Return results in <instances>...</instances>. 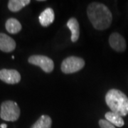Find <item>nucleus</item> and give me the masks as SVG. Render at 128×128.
<instances>
[{"instance_id": "1", "label": "nucleus", "mask_w": 128, "mask_h": 128, "mask_svg": "<svg viewBox=\"0 0 128 128\" xmlns=\"http://www.w3.org/2000/svg\"><path fill=\"white\" fill-rule=\"evenodd\" d=\"M87 14L90 23L97 30L102 31L109 28L112 21V15L108 7L98 2L88 5Z\"/></svg>"}, {"instance_id": "2", "label": "nucleus", "mask_w": 128, "mask_h": 128, "mask_svg": "<svg viewBox=\"0 0 128 128\" xmlns=\"http://www.w3.org/2000/svg\"><path fill=\"white\" fill-rule=\"evenodd\" d=\"M105 102L112 112L121 117L128 114V98L118 89H110L105 95Z\"/></svg>"}, {"instance_id": "3", "label": "nucleus", "mask_w": 128, "mask_h": 128, "mask_svg": "<svg viewBox=\"0 0 128 128\" xmlns=\"http://www.w3.org/2000/svg\"><path fill=\"white\" fill-rule=\"evenodd\" d=\"M20 108L18 104L12 100L4 101L1 105L0 118L8 122H15L19 118Z\"/></svg>"}, {"instance_id": "4", "label": "nucleus", "mask_w": 128, "mask_h": 128, "mask_svg": "<svg viewBox=\"0 0 128 128\" xmlns=\"http://www.w3.org/2000/svg\"><path fill=\"white\" fill-rule=\"evenodd\" d=\"M85 60L77 56H69L61 63L60 68L64 73L70 74L76 73L84 67Z\"/></svg>"}, {"instance_id": "5", "label": "nucleus", "mask_w": 128, "mask_h": 128, "mask_svg": "<svg viewBox=\"0 0 128 128\" xmlns=\"http://www.w3.org/2000/svg\"><path fill=\"white\" fill-rule=\"evenodd\" d=\"M28 62L34 66L40 67L45 73H47L52 72L54 68V63L53 60L46 56H31L28 59Z\"/></svg>"}, {"instance_id": "6", "label": "nucleus", "mask_w": 128, "mask_h": 128, "mask_svg": "<svg viewBox=\"0 0 128 128\" xmlns=\"http://www.w3.org/2000/svg\"><path fill=\"white\" fill-rule=\"evenodd\" d=\"M0 80L7 84H16L21 80V74L14 69L0 70Z\"/></svg>"}, {"instance_id": "7", "label": "nucleus", "mask_w": 128, "mask_h": 128, "mask_svg": "<svg viewBox=\"0 0 128 128\" xmlns=\"http://www.w3.org/2000/svg\"><path fill=\"white\" fill-rule=\"evenodd\" d=\"M109 44L112 49L118 52H123L127 47L125 39L122 35L117 32L112 33L110 36Z\"/></svg>"}, {"instance_id": "8", "label": "nucleus", "mask_w": 128, "mask_h": 128, "mask_svg": "<svg viewBox=\"0 0 128 128\" xmlns=\"http://www.w3.org/2000/svg\"><path fill=\"white\" fill-rule=\"evenodd\" d=\"M16 42L12 37L6 34L0 33V50L5 53H9L16 48Z\"/></svg>"}, {"instance_id": "9", "label": "nucleus", "mask_w": 128, "mask_h": 128, "mask_svg": "<svg viewBox=\"0 0 128 128\" xmlns=\"http://www.w3.org/2000/svg\"><path fill=\"white\" fill-rule=\"evenodd\" d=\"M55 18L54 12L51 8H46L39 15V22L44 27H48L54 22Z\"/></svg>"}, {"instance_id": "10", "label": "nucleus", "mask_w": 128, "mask_h": 128, "mask_svg": "<svg viewBox=\"0 0 128 128\" xmlns=\"http://www.w3.org/2000/svg\"><path fill=\"white\" fill-rule=\"evenodd\" d=\"M67 26L71 32V41L75 43L78 41L80 36V26L76 18H70L67 22Z\"/></svg>"}, {"instance_id": "11", "label": "nucleus", "mask_w": 128, "mask_h": 128, "mask_svg": "<svg viewBox=\"0 0 128 128\" xmlns=\"http://www.w3.org/2000/svg\"><path fill=\"white\" fill-rule=\"evenodd\" d=\"M5 28L6 31L12 34H18L22 28V24L17 19L14 18H10L6 20L5 24Z\"/></svg>"}, {"instance_id": "12", "label": "nucleus", "mask_w": 128, "mask_h": 128, "mask_svg": "<svg viewBox=\"0 0 128 128\" xmlns=\"http://www.w3.org/2000/svg\"><path fill=\"white\" fill-rule=\"evenodd\" d=\"M30 3V0H9L8 2V9L12 12H17Z\"/></svg>"}, {"instance_id": "13", "label": "nucleus", "mask_w": 128, "mask_h": 128, "mask_svg": "<svg viewBox=\"0 0 128 128\" xmlns=\"http://www.w3.org/2000/svg\"><path fill=\"white\" fill-rule=\"evenodd\" d=\"M105 118L106 120H108L109 122L112 124L113 125L118 127V128H122L124 124V120L121 116H120L118 114L112 112H108L105 114Z\"/></svg>"}, {"instance_id": "14", "label": "nucleus", "mask_w": 128, "mask_h": 128, "mask_svg": "<svg viewBox=\"0 0 128 128\" xmlns=\"http://www.w3.org/2000/svg\"><path fill=\"white\" fill-rule=\"evenodd\" d=\"M52 120L48 115H41L31 128H51Z\"/></svg>"}, {"instance_id": "15", "label": "nucleus", "mask_w": 128, "mask_h": 128, "mask_svg": "<svg viewBox=\"0 0 128 128\" xmlns=\"http://www.w3.org/2000/svg\"><path fill=\"white\" fill-rule=\"evenodd\" d=\"M99 125L100 128H115V126L106 120L101 119L99 120Z\"/></svg>"}, {"instance_id": "16", "label": "nucleus", "mask_w": 128, "mask_h": 128, "mask_svg": "<svg viewBox=\"0 0 128 128\" xmlns=\"http://www.w3.org/2000/svg\"><path fill=\"white\" fill-rule=\"evenodd\" d=\"M0 128H7V124H1V125H0Z\"/></svg>"}, {"instance_id": "17", "label": "nucleus", "mask_w": 128, "mask_h": 128, "mask_svg": "<svg viewBox=\"0 0 128 128\" xmlns=\"http://www.w3.org/2000/svg\"><path fill=\"white\" fill-rule=\"evenodd\" d=\"M12 59H14V56H12Z\"/></svg>"}]
</instances>
